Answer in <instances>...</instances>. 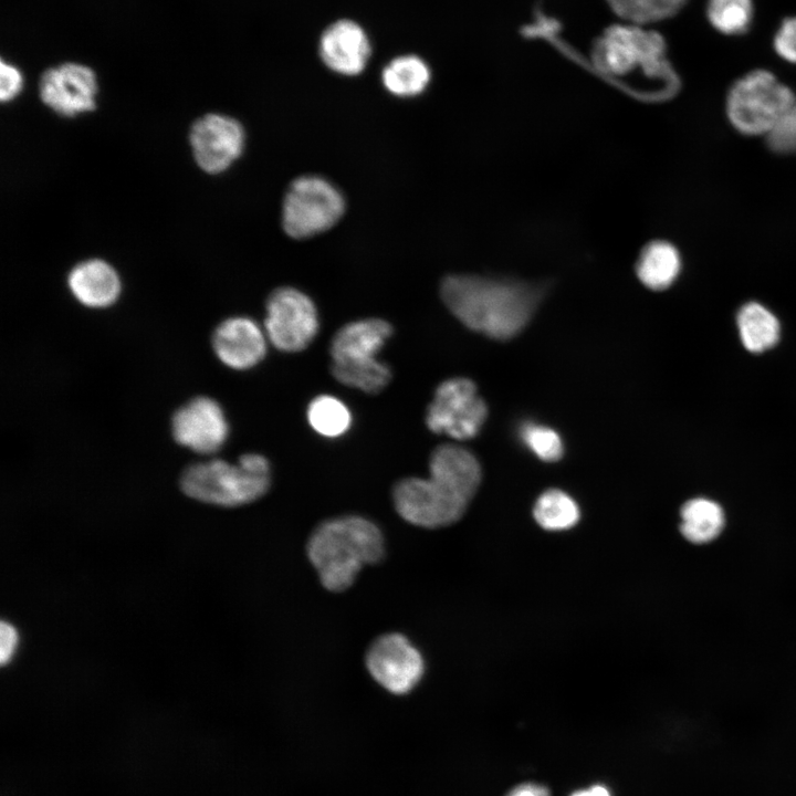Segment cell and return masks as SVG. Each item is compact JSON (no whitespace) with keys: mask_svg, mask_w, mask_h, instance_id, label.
Listing matches in <instances>:
<instances>
[{"mask_svg":"<svg viewBox=\"0 0 796 796\" xmlns=\"http://www.w3.org/2000/svg\"><path fill=\"white\" fill-rule=\"evenodd\" d=\"M540 526L548 531H563L573 527L579 520L576 502L563 491L552 489L544 492L533 510Z\"/></svg>","mask_w":796,"mask_h":796,"instance_id":"603a6c76","label":"cell"},{"mask_svg":"<svg viewBox=\"0 0 796 796\" xmlns=\"http://www.w3.org/2000/svg\"><path fill=\"white\" fill-rule=\"evenodd\" d=\"M764 138L776 154L796 153V100Z\"/></svg>","mask_w":796,"mask_h":796,"instance_id":"83f0119b","label":"cell"},{"mask_svg":"<svg viewBox=\"0 0 796 796\" xmlns=\"http://www.w3.org/2000/svg\"><path fill=\"white\" fill-rule=\"evenodd\" d=\"M593 60L609 78L638 73L647 81L653 102L671 98L680 88V78L666 57L663 36L642 25L608 28L594 46Z\"/></svg>","mask_w":796,"mask_h":796,"instance_id":"277c9868","label":"cell"},{"mask_svg":"<svg viewBox=\"0 0 796 796\" xmlns=\"http://www.w3.org/2000/svg\"><path fill=\"white\" fill-rule=\"evenodd\" d=\"M244 130L234 118L207 114L189 132V143L197 165L208 174H219L235 161L244 147Z\"/></svg>","mask_w":796,"mask_h":796,"instance_id":"7c38bea8","label":"cell"},{"mask_svg":"<svg viewBox=\"0 0 796 796\" xmlns=\"http://www.w3.org/2000/svg\"><path fill=\"white\" fill-rule=\"evenodd\" d=\"M266 336L250 317L222 321L212 333V348L226 366L244 370L258 365L266 353Z\"/></svg>","mask_w":796,"mask_h":796,"instance_id":"5bb4252c","label":"cell"},{"mask_svg":"<svg viewBox=\"0 0 796 796\" xmlns=\"http://www.w3.org/2000/svg\"><path fill=\"white\" fill-rule=\"evenodd\" d=\"M306 417L310 426L318 434L337 438L350 428L352 413L337 397L320 395L307 406Z\"/></svg>","mask_w":796,"mask_h":796,"instance_id":"7402d4cb","label":"cell"},{"mask_svg":"<svg viewBox=\"0 0 796 796\" xmlns=\"http://www.w3.org/2000/svg\"><path fill=\"white\" fill-rule=\"evenodd\" d=\"M0 97L2 102H10L18 96L23 85L21 72L12 64L1 61Z\"/></svg>","mask_w":796,"mask_h":796,"instance_id":"f546056e","label":"cell"},{"mask_svg":"<svg viewBox=\"0 0 796 796\" xmlns=\"http://www.w3.org/2000/svg\"><path fill=\"white\" fill-rule=\"evenodd\" d=\"M270 485V462L259 453L242 454L234 464L222 459L192 463L179 478L187 496L223 507L252 503L265 495Z\"/></svg>","mask_w":796,"mask_h":796,"instance_id":"5b68a950","label":"cell"},{"mask_svg":"<svg viewBox=\"0 0 796 796\" xmlns=\"http://www.w3.org/2000/svg\"><path fill=\"white\" fill-rule=\"evenodd\" d=\"M773 48L782 60L796 64V15L781 22L773 38Z\"/></svg>","mask_w":796,"mask_h":796,"instance_id":"f1b7e54d","label":"cell"},{"mask_svg":"<svg viewBox=\"0 0 796 796\" xmlns=\"http://www.w3.org/2000/svg\"><path fill=\"white\" fill-rule=\"evenodd\" d=\"M705 11L709 23L719 33L741 35L752 24L754 4L753 0H708Z\"/></svg>","mask_w":796,"mask_h":796,"instance_id":"cb8c5ba5","label":"cell"},{"mask_svg":"<svg viewBox=\"0 0 796 796\" xmlns=\"http://www.w3.org/2000/svg\"><path fill=\"white\" fill-rule=\"evenodd\" d=\"M680 533L690 543L705 545L715 541L725 527V512L716 501L696 496L680 510Z\"/></svg>","mask_w":796,"mask_h":796,"instance_id":"ffe728a7","label":"cell"},{"mask_svg":"<svg viewBox=\"0 0 796 796\" xmlns=\"http://www.w3.org/2000/svg\"><path fill=\"white\" fill-rule=\"evenodd\" d=\"M793 90L768 70L747 72L733 82L725 98L732 127L745 136H766L795 102Z\"/></svg>","mask_w":796,"mask_h":796,"instance_id":"8992f818","label":"cell"},{"mask_svg":"<svg viewBox=\"0 0 796 796\" xmlns=\"http://www.w3.org/2000/svg\"><path fill=\"white\" fill-rule=\"evenodd\" d=\"M370 43L360 25L338 20L327 27L320 40V55L327 67L343 75L363 72L370 56Z\"/></svg>","mask_w":796,"mask_h":796,"instance_id":"2e32d148","label":"cell"},{"mask_svg":"<svg viewBox=\"0 0 796 796\" xmlns=\"http://www.w3.org/2000/svg\"><path fill=\"white\" fill-rule=\"evenodd\" d=\"M688 0H607L611 10L628 23L646 25L674 15Z\"/></svg>","mask_w":796,"mask_h":796,"instance_id":"d4e9b609","label":"cell"},{"mask_svg":"<svg viewBox=\"0 0 796 796\" xmlns=\"http://www.w3.org/2000/svg\"><path fill=\"white\" fill-rule=\"evenodd\" d=\"M524 443L542 460L557 461L563 454V443L559 436L552 429L526 423L521 430Z\"/></svg>","mask_w":796,"mask_h":796,"instance_id":"4316f807","label":"cell"},{"mask_svg":"<svg viewBox=\"0 0 796 796\" xmlns=\"http://www.w3.org/2000/svg\"><path fill=\"white\" fill-rule=\"evenodd\" d=\"M67 285L81 304L92 308H104L114 304L122 290L116 270L101 259H90L76 264L67 276Z\"/></svg>","mask_w":796,"mask_h":796,"instance_id":"e0dca14e","label":"cell"},{"mask_svg":"<svg viewBox=\"0 0 796 796\" xmlns=\"http://www.w3.org/2000/svg\"><path fill=\"white\" fill-rule=\"evenodd\" d=\"M569 796H612L610 789L603 784L574 790Z\"/></svg>","mask_w":796,"mask_h":796,"instance_id":"d6a6232c","label":"cell"},{"mask_svg":"<svg viewBox=\"0 0 796 796\" xmlns=\"http://www.w3.org/2000/svg\"><path fill=\"white\" fill-rule=\"evenodd\" d=\"M480 481L476 458L460 446L446 443L431 452L429 476L399 480L392 488L391 499L396 512L406 522L439 528L462 517Z\"/></svg>","mask_w":796,"mask_h":796,"instance_id":"6da1fadb","label":"cell"},{"mask_svg":"<svg viewBox=\"0 0 796 796\" xmlns=\"http://www.w3.org/2000/svg\"><path fill=\"white\" fill-rule=\"evenodd\" d=\"M392 333L391 324L381 318H364L347 323L331 341V365L360 366L378 360V352Z\"/></svg>","mask_w":796,"mask_h":796,"instance_id":"9a60e30c","label":"cell"},{"mask_svg":"<svg viewBox=\"0 0 796 796\" xmlns=\"http://www.w3.org/2000/svg\"><path fill=\"white\" fill-rule=\"evenodd\" d=\"M97 91L95 72L75 62L46 69L39 81L41 101L56 114L66 117L95 109Z\"/></svg>","mask_w":796,"mask_h":796,"instance_id":"8fae6325","label":"cell"},{"mask_svg":"<svg viewBox=\"0 0 796 796\" xmlns=\"http://www.w3.org/2000/svg\"><path fill=\"white\" fill-rule=\"evenodd\" d=\"M736 326L744 348L753 354L769 350L779 342L781 323L764 304L750 301L736 313Z\"/></svg>","mask_w":796,"mask_h":796,"instance_id":"d6986e66","label":"cell"},{"mask_svg":"<svg viewBox=\"0 0 796 796\" xmlns=\"http://www.w3.org/2000/svg\"><path fill=\"white\" fill-rule=\"evenodd\" d=\"M305 549L322 586L333 593L348 589L365 566L378 564L386 555L383 531L357 514L334 516L317 524Z\"/></svg>","mask_w":796,"mask_h":796,"instance_id":"3957f363","label":"cell"},{"mask_svg":"<svg viewBox=\"0 0 796 796\" xmlns=\"http://www.w3.org/2000/svg\"><path fill=\"white\" fill-rule=\"evenodd\" d=\"M329 369L338 383L370 395L386 388L392 376L390 367L379 359L360 366L329 365Z\"/></svg>","mask_w":796,"mask_h":796,"instance_id":"484cf974","label":"cell"},{"mask_svg":"<svg viewBox=\"0 0 796 796\" xmlns=\"http://www.w3.org/2000/svg\"><path fill=\"white\" fill-rule=\"evenodd\" d=\"M365 667L384 690L406 695L416 689L425 674V659L410 639L400 632L375 638L365 652Z\"/></svg>","mask_w":796,"mask_h":796,"instance_id":"30bf717a","label":"cell"},{"mask_svg":"<svg viewBox=\"0 0 796 796\" xmlns=\"http://www.w3.org/2000/svg\"><path fill=\"white\" fill-rule=\"evenodd\" d=\"M443 303L467 327L494 339L519 334L537 308L544 289L512 279L450 275L440 287Z\"/></svg>","mask_w":796,"mask_h":796,"instance_id":"7a4b0ae2","label":"cell"},{"mask_svg":"<svg viewBox=\"0 0 796 796\" xmlns=\"http://www.w3.org/2000/svg\"><path fill=\"white\" fill-rule=\"evenodd\" d=\"M18 642L14 627L2 620L0 626V662L4 666L13 656Z\"/></svg>","mask_w":796,"mask_h":796,"instance_id":"4dcf8cb0","label":"cell"},{"mask_svg":"<svg viewBox=\"0 0 796 796\" xmlns=\"http://www.w3.org/2000/svg\"><path fill=\"white\" fill-rule=\"evenodd\" d=\"M682 269V258L671 242L653 240L640 252L636 273L640 282L652 291H663L670 287L679 277Z\"/></svg>","mask_w":796,"mask_h":796,"instance_id":"ac0fdd59","label":"cell"},{"mask_svg":"<svg viewBox=\"0 0 796 796\" xmlns=\"http://www.w3.org/2000/svg\"><path fill=\"white\" fill-rule=\"evenodd\" d=\"M384 86L397 96H415L427 87L430 81L428 65L416 55H401L383 70Z\"/></svg>","mask_w":796,"mask_h":796,"instance_id":"44dd1931","label":"cell"},{"mask_svg":"<svg viewBox=\"0 0 796 796\" xmlns=\"http://www.w3.org/2000/svg\"><path fill=\"white\" fill-rule=\"evenodd\" d=\"M344 209V198L333 184L318 176H302L291 184L284 197V231L296 239L318 234L332 228Z\"/></svg>","mask_w":796,"mask_h":796,"instance_id":"52a82bcc","label":"cell"},{"mask_svg":"<svg viewBox=\"0 0 796 796\" xmlns=\"http://www.w3.org/2000/svg\"><path fill=\"white\" fill-rule=\"evenodd\" d=\"M171 434L180 446L197 453L211 454L224 444L229 425L221 406L213 398L198 396L175 411Z\"/></svg>","mask_w":796,"mask_h":796,"instance_id":"4fadbf2b","label":"cell"},{"mask_svg":"<svg viewBox=\"0 0 796 796\" xmlns=\"http://www.w3.org/2000/svg\"><path fill=\"white\" fill-rule=\"evenodd\" d=\"M486 415V405L474 383L457 377L442 381L436 388L426 411V425L433 433L467 440L479 433Z\"/></svg>","mask_w":796,"mask_h":796,"instance_id":"ba28073f","label":"cell"},{"mask_svg":"<svg viewBox=\"0 0 796 796\" xmlns=\"http://www.w3.org/2000/svg\"><path fill=\"white\" fill-rule=\"evenodd\" d=\"M264 331L279 350L296 353L305 349L320 328L316 306L302 291L283 286L274 290L265 304Z\"/></svg>","mask_w":796,"mask_h":796,"instance_id":"9c48e42d","label":"cell"},{"mask_svg":"<svg viewBox=\"0 0 796 796\" xmlns=\"http://www.w3.org/2000/svg\"><path fill=\"white\" fill-rule=\"evenodd\" d=\"M505 796H551L548 789L540 784L525 783L512 788Z\"/></svg>","mask_w":796,"mask_h":796,"instance_id":"1f68e13d","label":"cell"}]
</instances>
